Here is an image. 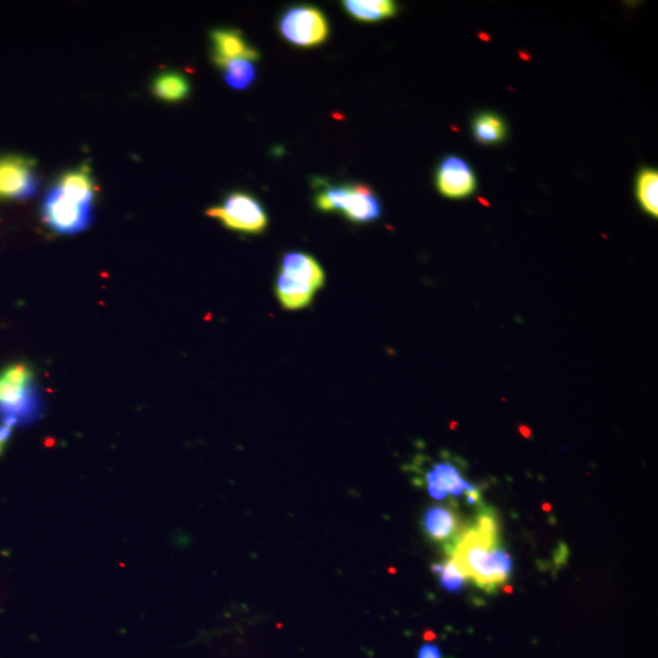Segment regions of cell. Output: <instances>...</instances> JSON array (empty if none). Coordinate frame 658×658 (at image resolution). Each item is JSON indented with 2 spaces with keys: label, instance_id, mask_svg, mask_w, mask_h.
I'll list each match as a JSON object with an SVG mask.
<instances>
[{
  "label": "cell",
  "instance_id": "52a82bcc",
  "mask_svg": "<svg viewBox=\"0 0 658 658\" xmlns=\"http://www.w3.org/2000/svg\"><path fill=\"white\" fill-rule=\"evenodd\" d=\"M38 188L35 160L21 155L0 156V200L31 199Z\"/></svg>",
  "mask_w": 658,
  "mask_h": 658
},
{
  "label": "cell",
  "instance_id": "2e32d148",
  "mask_svg": "<svg viewBox=\"0 0 658 658\" xmlns=\"http://www.w3.org/2000/svg\"><path fill=\"white\" fill-rule=\"evenodd\" d=\"M219 68L222 70L223 80L236 91L248 89L256 80L258 70L254 61L245 59H236L221 63Z\"/></svg>",
  "mask_w": 658,
  "mask_h": 658
},
{
  "label": "cell",
  "instance_id": "7a4b0ae2",
  "mask_svg": "<svg viewBox=\"0 0 658 658\" xmlns=\"http://www.w3.org/2000/svg\"><path fill=\"white\" fill-rule=\"evenodd\" d=\"M44 399L35 372L25 362L0 371V425L11 429L32 425L42 417Z\"/></svg>",
  "mask_w": 658,
  "mask_h": 658
},
{
  "label": "cell",
  "instance_id": "30bf717a",
  "mask_svg": "<svg viewBox=\"0 0 658 658\" xmlns=\"http://www.w3.org/2000/svg\"><path fill=\"white\" fill-rule=\"evenodd\" d=\"M462 528L464 526L453 507L433 505L423 513V532L433 543L443 545L444 549L455 542Z\"/></svg>",
  "mask_w": 658,
  "mask_h": 658
},
{
  "label": "cell",
  "instance_id": "e0dca14e",
  "mask_svg": "<svg viewBox=\"0 0 658 658\" xmlns=\"http://www.w3.org/2000/svg\"><path fill=\"white\" fill-rule=\"evenodd\" d=\"M473 135L483 144H498L505 141L507 126L498 114H479L473 121Z\"/></svg>",
  "mask_w": 658,
  "mask_h": 658
},
{
  "label": "cell",
  "instance_id": "5b68a950",
  "mask_svg": "<svg viewBox=\"0 0 658 658\" xmlns=\"http://www.w3.org/2000/svg\"><path fill=\"white\" fill-rule=\"evenodd\" d=\"M206 215L237 232L259 234L269 226V217L259 200L244 192L231 193L221 205L206 211Z\"/></svg>",
  "mask_w": 658,
  "mask_h": 658
},
{
  "label": "cell",
  "instance_id": "5bb4252c",
  "mask_svg": "<svg viewBox=\"0 0 658 658\" xmlns=\"http://www.w3.org/2000/svg\"><path fill=\"white\" fill-rule=\"evenodd\" d=\"M343 5L353 18L364 22L392 18L398 11L397 4L390 0H345Z\"/></svg>",
  "mask_w": 658,
  "mask_h": 658
},
{
  "label": "cell",
  "instance_id": "9c48e42d",
  "mask_svg": "<svg viewBox=\"0 0 658 658\" xmlns=\"http://www.w3.org/2000/svg\"><path fill=\"white\" fill-rule=\"evenodd\" d=\"M427 492L434 500L442 501L449 495L462 498L478 489L476 484L466 481L460 468L453 462L440 461L434 464L425 475Z\"/></svg>",
  "mask_w": 658,
  "mask_h": 658
},
{
  "label": "cell",
  "instance_id": "9a60e30c",
  "mask_svg": "<svg viewBox=\"0 0 658 658\" xmlns=\"http://www.w3.org/2000/svg\"><path fill=\"white\" fill-rule=\"evenodd\" d=\"M153 93L163 102H182L191 93V85L180 72H163L154 78Z\"/></svg>",
  "mask_w": 658,
  "mask_h": 658
},
{
  "label": "cell",
  "instance_id": "6da1fadb",
  "mask_svg": "<svg viewBox=\"0 0 658 658\" xmlns=\"http://www.w3.org/2000/svg\"><path fill=\"white\" fill-rule=\"evenodd\" d=\"M464 576L488 594L496 593L512 576L515 562L501 543L496 512L482 505L471 524L444 549Z\"/></svg>",
  "mask_w": 658,
  "mask_h": 658
},
{
  "label": "cell",
  "instance_id": "ffe728a7",
  "mask_svg": "<svg viewBox=\"0 0 658 658\" xmlns=\"http://www.w3.org/2000/svg\"><path fill=\"white\" fill-rule=\"evenodd\" d=\"M417 658H443V655L437 645L425 644L418 650Z\"/></svg>",
  "mask_w": 658,
  "mask_h": 658
},
{
  "label": "cell",
  "instance_id": "4fadbf2b",
  "mask_svg": "<svg viewBox=\"0 0 658 658\" xmlns=\"http://www.w3.org/2000/svg\"><path fill=\"white\" fill-rule=\"evenodd\" d=\"M309 284L294 280L286 273L280 272L276 281V294L283 309L301 310L308 308L315 295Z\"/></svg>",
  "mask_w": 658,
  "mask_h": 658
},
{
  "label": "cell",
  "instance_id": "ac0fdd59",
  "mask_svg": "<svg viewBox=\"0 0 658 658\" xmlns=\"http://www.w3.org/2000/svg\"><path fill=\"white\" fill-rule=\"evenodd\" d=\"M637 198L646 213L658 216V172L645 169L637 178Z\"/></svg>",
  "mask_w": 658,
  "mask_h": 658
},
{
  "label": "cell",
  "instance_id": "3957f363",
  "mask_svg": "<svg viewBox=\"0 0 658 658\" xmlns=\"http://www.w3.org/2000/svg\"><path fill=\"white\" fill-rule=\"evenodd\" d=\"M41 213L50 231L72 236L92 226L94 203L74 197L55 182L44 195Z\"/></svg>",
  "mask_w": 658,
  "mask_h": 658
},
{
  "label": "cell",
  "instance_id": "8992f818",
  "mask_svg": "<svg viewBox=\"0 0 658 658\" xmlns=\"http://www.w3.org/2000/svg\"><path fill=\"white\" fill-rule=\"evenodd\" d=\"M280 31L294 46L315 47L326 42L329 25L320 9L311 5H298L282 15Z\"/></svg>",
  "mask_w": 658,
  "mask_h": 658
},
{
  "label": "cell",
  "instance_id": "277c9868",
  "mask_svg": "<svg viewBox=\"0 0 658 658\" xmlns=\"http://www.w3.org/2000/svg\"><path fill=\"white\" fill-rule=\"evenodd\" d=\"M317 209L321 211H343L350 221L366 223L382 216V206L375 192L366 184L327 186L317 193Z\"/></svg>",
  "mask_w": 658,
  "mask_h": 658
},
{
  "label": "cell",
  "instance_id": "8fae6325",
  "mask_svg": "<svg viewBox=\"0 0 658 658\" xmlns=\"http://www.w3.org/2000/svg\"><path fill=\"white\" fill-rule=\"evenodd\" d=\"M211 39L214 43L213 59L216 65L236 59L256 61L260 58L258 50L249 46L241 32L215 30L211 32Z\"/></svg>",
  "mask_w": 658,
  "mask_h": 658
},
{
  "label": "cell",
  "instance_id": "ba28073f",
  "mask_svg": "<svg viewBox=\"0 0 658 658\" xmlns=\"http://www.w3.org/2000/svg\"><path fill=\"white\" fill-rule=\"evenodd\" d=\"M438 191L449 199H465L475 193L477 177L467 161L459 156H448L437 171Z\"/></svg>",
  "mask_w": 658,
  "mask_h": 658
},
{
  "label": "cell",
  "instance_id": "d6986e66",
  "mask_svg": "<svg viewBox=\"0 0 658 658\" xmlns=\"http://www.w3.org/2000/svg\"><path fill=\"white\" fill-rule=\"evenodd\" d=\"M432 572L437 574L440 587L451 594L460 593L468 583V579L450 557L443 562L434 563Z\"/></svg>",
  "mask_w": 658,
  "mask_h": 658
},
{
  "label": "cell",
  "instance_id": "44dd1931",
  "mask_svg": "<svg viewBox=\"0 0 658 658\" xmlns=\"http://www.w3.org/2000/svg\"><path fill=\"white\" fill-rule=\"evenodd\" d=\"M11 434H13V429L0 425V455L3 454L5 445H7L8 440L11 438Z\"/></svg>",
  "mask_w": 658,
  "mask_h": 658
},
{
  "label": "cell",
  "instance_id": "7c38bea8",
  "mask_svg": "<svg viewBox=\"0 0 658 658\" xmlns=\"http://www.w3.org/2000/svg\"><path fill=\"white\" fill-rule=\"evenodd\" d=\"M281 272L294 280L309 284L315 292L325 286V271L317 260L305 253L292 252L284 255Z\"/></svg>",
  "mask_w": 658,
  "mask_h": 658
}]
</instances>
